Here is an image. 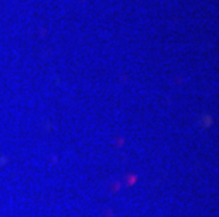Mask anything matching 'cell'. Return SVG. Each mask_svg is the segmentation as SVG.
Here are the masks:
<instances>
[]
</instances>
